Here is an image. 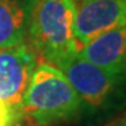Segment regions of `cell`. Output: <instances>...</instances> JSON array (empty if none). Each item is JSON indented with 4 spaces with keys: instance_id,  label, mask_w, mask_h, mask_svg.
I'll return each mask as SVG.
<instances>
[{
    "instance_id": "cell-1",
    "label": "cell",
    "mask_w": 126,
    "mask_h": 126,
    "mask_svg": "<svg viewBox=\"0 0 126 126\" xmlns=\"http://www.w3.org/2000/svg\"><path fill=\"white\" fill-rule=\"evenodd\" d=\"M79 95L80 121L99 124L126 108V75L94 64L79 53L57 63Z\"/></svg>"
},
{
    "instance_id": "cell-2",
    "label": "cell",
    "mask_w": 126,
    "mask_h": 126,
    "mask_svg": "<svg viewBox=\"0 0 126 126\" xmlns=\"http://www.w3.org/2000/svg\"><path fill=\"white\" fill-rule=\"evenodd\" d=\"M21 120L31 126H57L80 121L79 95L58 67L39 61L21 103Z\"/></svg>"
},
{
    "instance_id": "cell-3",
    "label": "cell",
    "mask_w": 126,
    "mask_h": 126,
    "mask_svg": "<svg viewBox=\"0 0 126 126\" xmlns=\"http://www.w3.org/2000/svg\"><path fill=\"white\" fill-rule=\"evenodd\" d=\"M75 0H33L26 43L39 58L57 64L79 51L75 39Z\"/></svg>"
},
{
    "instance_id": "cell-4",
    "label": "cell",
    "mask_w": 126,
    "mask_h": 126,
    "mask_svg": "<svg viewBox=\"0 0 126 126\" xmlns=\"http://www.w3.org/2000/svg\"><path fill=\"white\" fill-rule=\"evenodd\" d=\"M39 57L27 43L0 48V102L7 106L13 121L21 120V103Z\"/></svg>"
},
{
    "instance_id": "cell-5",
    "label": "cell",
    "mask_w": 126,
    "mask_h": 126,
    "mask_svg": "<svg viewBox=\"0 0 126 126\" xmlns=\"http://www.w3.org/2000/svg\"><path fill=\"white\" fill-rule=\"evenodd\" d=\"M79 50L113 28L126 26V0H75Z\"/></svg>"
},
{
    "instance_id": "cell-6",
    "label": "cell",
    "mask_w": 126,
    "mask_h": 126,
    "mask_svg": "<svg viewBox=\"0 0 126 126\" xmlns=\"http://www.w3.org/2000/svg\"><path fill=\"white\" fill-rule=\"evenodd\" d=\"M77 53L104 70L126 75V26L98 36Z\"/></svg>"
},
{
    "instance_id": "cell-7",
    "label": "cell",
    "mask_w": 126,
    "mask_h": 126,
    "mask_svg": "<svg viewBox=\"0 0 126 126\" xmlns=\"http://www.w3.org/2000/svg\"><path fill=\"white\" fill-rule=\"evenodd\" d=\"M33 0H0V48L26 43Z\"/></svg>"
},
{
    "instance_id": "cell-8",
    "label": "cell",
    "mask_w": 126,
    "mask_h": 126,
    "mask_svg": "<svg viewBox=\"0 0 126 126\" xmlns=\"http://www.w3.org/2000/svg\"><path fill=\"white\" fill-rule=\"evenodd\" d=\"M102 126H126V108L120 113L114 114L110 120H107Z\"/></svg>"
},
{
    "instance_id": "cell-9",
    "label": "cell",
    "mask_w": 126,
    "mask_h": 126,
    "mask_svg": "<svg viewBox=\"0 0 126 126\" xmlns=\"http://www.w3.org/2000/svg\"><path fill=\"white\" fill-rule=\"evenodd\" d=\"M13 122V116L7 106L0 102V126H7L8 124Z\"/></svg>"
},
{
    "instance_id": "cell-10",
    "label": "cell",
    "mask_w": 126,
    "mask_h": 126,
    "mask_svg": "<svg viewBox=\"0 0 126 126\" xmlns=\"http://www.w3.org/2000/svg\"><path fill=\"white\" fill-rule=\"evenodd\" d=\"M7 126H22V125H21V121H13V122L8 124Z\"/></svg>"
}]
</instances>
